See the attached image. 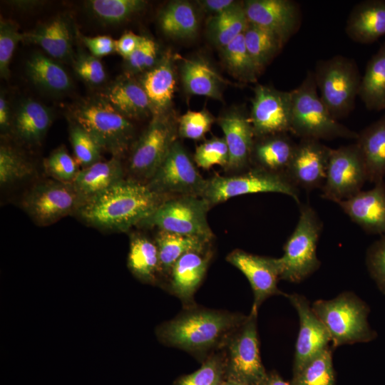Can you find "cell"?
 Wrapping results in <instances>:
<instances>
[{
    "mask_svg": "<svg viewBox=\"0 0 385 385\" xmlns=\"http://www.w3.org/2000/svg\"><path fill=\"white\" fill-rule=\"evenodd\" d=\"M247 315L197 304L183 307L174 318L155 329L163 344L183 350L202 363L220 351Z\"/></svg>",
    "mask_w": 385,
    "mask_h": 385,
    "instance_id": "obj_1",
    "label": "cell"
},
{
    "mask_svg": "<svg viewBox=\"0 0 385 385\" xmlns=\"http://www.w3.org/2000/svg\"><path fill=\"white\" fill-rule=\"evenodd\" d=\"M168 198L133 179H123L83 202L76 212L88 225L101 230L126 231L143 223Z\"/></svg>",
    "mask_w": 385,
    "mask_h": 385,
    "instance_id": "obj_2",
    "label": "cell"
},
{
    "mask_svg": "<svg viewBox=\"0 0 385 385\" xmlns=\"http://www.w3.org/2000/svg\"><path fill=\"white\" fill-rule=\"evenodd\" d=\"M291 133L301 139H356L358 133L336 120L322 102L313 71L307 73L302 83L291 91Z\"/></svg>",
    "mask_w": 385,
    "mask_h": 385,
    "instance_id": "obj_3",
    "label": "cell"
},
{
    "mask_svg": "<svg viewBox=\"0 0 385 385\" xmlns=\"http://www.w3.org/2000/svg\"><path fill=\"white\" fill-rule=\"evenodd\" d=\"M71 118L114 158L123 155L134 138L135 128L130 120L101 96L78 103L71 111Z\"/></svg>",
    "mask_w": 385,
    "mask_h": 385,
    "instance_id": "obj_4",
    "label": "cell"
},
{
    "mask_svg": "<svg viewBox=\"0 0 385 385\" xmlns=\"http://www.w3.org/2000/svg\"><path fill=\"white\" fill-rule=\"evenodd\" d=\"M319 95L337 120L354 109L361 76L356 61L336 55L318 61L313 71Z\"/></svg>",
    "mask_w": 385,
    "mask_h": 385,
    "instance_id": "obj_5",
    "label": "cell"
},
{
    "mask_svg": "<svg viewBox=\"0 0 385 385\" xmlns=\"http://www.w3.org/2000/svg\"><path fill=\"white\" fill-rule=\"evenodd\" d=\"M311 307L327 329L333 347L366 342L375 337L367 322L368 307L351 292L330 300H317Z\"/></svg>",
    "mask_w": 385,
    "mask_h": 385,
    "instance_id": "obj_6",
    "label": "cell"
},
{
    "mask_svg": "<svg viewBox=\"0 0 385 385\" xmlns=\"http://www.w3.org/2000/svg\"><path fill=\"white\" fill-rule=\"evenodd\" d=\"M297 225L284 246V254L277 258L280 279L298 283L320 266L317 245L322 230L319 215L309 204H300Z\"/></svg>",
    "mask_w": 385,
    "mask_h": 385,
    "instance_id": "obj_7",
    "label": "cell"
},
{
    "mask_svg": "<svg viewBox=\"0 0 385 385\" xmlns=\"http://www.w3.org/2000/svg\"><path fill=\"white\" fill-rule=\"evenodd\" d=\"M257 318V312L251 310L222 349L225 361V380L258 385L267 376L260 353Z\"/></svg>",
    "mask_w": 385,
    "mask_h": 385,
    "instance_id": "obj_8",
    "label": "cell"
},
{
    "mask_svg": "<svg viewBox=\"0 0 385 385\" xmlns=\"http://www.w3.org/2000/svg\"><path fill=\"white\" fill-rule=\"evenodd\" d=\"M258 192L284 194L300 204L299 190L286 174L257 167L237 175L215 176L207 180L201 197L214 205L236 196Z\"/></svg>",
    "mask_w": 385,
    "mask_h": 385,
    "instance_id": "obj_9",
    "label": "cell"
},
{
    "mask_svg": "<svg viewBox=\"0 0 385 385\" xmlns=\"http://www.w3.org/2000/svg\"><path fill=\"white\" fill-rule=\"evenodd\" d=\"M210 205L199 196L168 197L143 223L163 231L212 240L214 235L207 220Z\"/></svg>",
    "mask_w": 385,
    "mask_h": 385,
    "instance_id": "obj_10",
    "label": "cell"
},
{
    "mask_svg": "<svg viewBox=\"0 0 385 385\" xmlns=\"http://www.w3.org/2000/svg\"><path fill=\"white\" fill-rule=\"evenodd\" d=\"M153 120L133 147L128 169L133 180L152 178L176 141L178 124L168 115Z\"/></svg>",
    "mask_w": 385,
    "mask_h": 385,
    "instance_id": "obj_11",
    "label": "cell"
},
{
    "mask_svg": "<svg viewBox=\"0 0 385 385\" xmlns=\"http://www.w3.org/2000/svg\"><path fill=\"white\" fill-rule=\"evenodd\" d=\"M207 180L203 178L183 145L175 141L152 178L146 183L155 192L168 197L199 196Z\"/></svg>",
    "mask_w": 385,
    "mask_h": 385,
    "instance_id": "obj_12",
    "label": "cell"
},
{
    "mask_svg": "<svg viewBox=\"0 0 385 385\" xmlns=\"http://www.w3.org/2000/svg\"><path fill=\"white\" fill-rule=\"evenodd\" d=\"M366 180L365 164L356 143L332 148L322 197L338 203L361 191Z\"/></svg>",
    "mask_w": 385,
    "mask_h": 385,
    "instance_id": "obj_13",
    "label": "cell"
},
{
    "mask_svg": "<svg viewBox=\"0 0 385 385\" xmlns=\"http://www.w3.org/2000/svg\"><path fill=\"white\" fill-rule=\"evenodd\" d=\"M82 201L71 183L48 180L32 188L24 197L22 207L38 225L54 223L76 212Z\"/></svg>",
    "mask_w": 385,
    "mask_h": 385,
    "instance_id": "obj_14",
    "label": "cell"
},
{
    "mask_svg": "<svg viewBox=\"0 0 385 385\" xmlns=\"http://www.w3.org/2000/svg\"><path fill=\"white\" fill-rule=\"evenodd\" d=\"M249 116L255 137L290 133L291 91L257 85L254 90Z\"/></svg>",
    "mask_w": 385,
    "mask_h": 385,
    "instance_id": "obj_15",
    "label": "cell"
},
{
    "mask_svg": "<svg viewBox=\"0 0 385 385\" xmlns=\"http://www.w3.org/2000/svg\"><path fill=\"white\" fill-rule=\"evenodd\" d=\"M244 9L249 24L275 34L284 44L301 26L300 7L292 0H247Z\"/></svg>",
    "mask_w": 385,
    "mask_h": 385,
    "instance_id": "obj_16",
    "label": "cell"
},
{
    "mask_svg": "<svg viewBox=\"0 0 385 385\" xmlns=\"http://www.w3.org/2000/svg\"><path fill=\"white\" fill-rule=\"evenodd\" d=\"M226 260L249 281L254 294L251 310L258 312L261 304L273 295H286L277 287L280 276L277 258L235 250L227 255Z\"/></svg>",
    "mask_w": 385,
    "mask_h": 385,
    "instance_id": "obj_17",
    "label": "cell"
},
{
    "mask_svg": "<svg viewBox=\"0 0 385 385\" xmlns=\"http://www.w3.org/2000/svg\"><path fill=\"white\" fill-rule=\"evenodd\" d=\"M286 296L296 309L299 320L293 363L294 375L328 347L331 337L324 324L313 312L306 297L298 294Z\"/></svg>",
    "mask_w": 385,
    "mask_h": 385,
    "instance_id": "obj_18",
    "label": "cell"
},
{
    "mask_svg": "<svg viewBox=\"0 0 385 385\" xmlns=\"http://www.w3.org/2000/svg\"><path fill=\"white\" fill-rule=\"evenodd\" d=\"M332 148L319 140L302 138L297 143L286 175L298 188L312 190L325 181Z\"/></svg>",
    "mask_w": 385,
    "mask_h": 385,
    "instance_id": "obj_19",
    "label": "cell"
},
{
    "mask_svg": "<svg viewBox=\"0 0 385 385\" xmlns=\"http://www.w3.org/2000/svg\"><path fill=\"white\" fill-rule=\"evenodd\" d=\"M211 257L208 247L186 252L173 266L163 288L178 297L183 307L196 304L194 295L205 277Z\"/></svg>",
    "mask_w": 385,
    "mask_h": 385,
    "instance_id": "obj_20",
    "label": "cell"
},
{
    "mask_svg": "<svg viewBox=\"0 0 385 385\" xmlns=\"http://www.w3.org/2000/svg\"><path fill=\"white\" fill-rule=\"evenodd\" d=\"M345 214L366 232L385 235V183L337 203Z\"/></svg>",
    "mask_w": 385,
    "mask_h": 385,
    "instance_id": "obj_21",
    "label": "cell"
},
{
    "mask_svg": "<svg viewBox=\"0 0 385 385\" xmlns=\"http://www.w3.org/2000/svg\"><path fill=\"white\" fill-rule=\"evenodd\" d=\"M217 123L224 133L229 151L227 168H245L252 158L255 137L250 116L235 110L219 118Z\"/></svg>",
    "mask_w": 385,
    "mask_h": 385,
    "instance_id": "obj_22",
    "label": "cell"
},
{
    "mask_svg": "<svg viewBox=\"0 0 385 385\" xmlns=\"http://www.w3.org/2000/svg\"><path fill=\"white\" fill-rule=\"evenodd\" d=\"M345 31L350 39L369 44L385 35V0H365L356 4L346 19Z\"/></svg>",
    "mask_w": 385,
    "mask_h": 385,
    "instance_id": "obj_23",
    "label": "cell"
},
{
    "mask_svg": "<svg viewBox=\"0 0 385 385\" xmlns=\"http://www.w3.org/2000/svg\"><path fill=\"white\" fill-rule=\"evenodd\" d=\"M141 85L149 99L153 116L168 114L175 87L173 58L166 53L142 78Z\"/></svg>",
    "mask_w": 385,
    "mask_h": 385,
    "instance_id": "obj_24",
    "label": "cell"
},
{
    "mask_svg": "<svg viewBox=\"0 0 385 385\" xmlns=\"http://www.w3.org/2000/svg\"><path fill=\"white\" fill-rule=\"evenodd\" d=\"M101 96L130 120L153 115L149 99L141 83L129 76L113 82Z\"/></svg>",
    "mask_w": 385,
    "mask_h": 385,
    "instance_id": "obj_25",
    "label": "cell"
},
{
    "mask_svg": "<svg viewBox=\"0 0 385 385\" xmlns=\"http://www.w3.org/2000/svg\"><path fill=\"white\" fill-rule=\"evenodd\" d=\"M123 176L119 158L113 157L83 168L78 171L71 184L83 203L120 182Z\"/></svg>",
    "mask_w": 385,
    "mask_h": 385,
    "instance_id": "obj_26",
    "label": "cell"
},
{
    "mask_svg": "<svg viewBox=\"0 0 385 385\" xmlns=\"http://www.w3.org/2000/svg\"><path fill=\"white\" fill-rule=\"evenodd\" d=\"M362 155L368 180L374 184L385 177V113L360 133L356 139Z\"/></svg>",
    "mask_w": 385,
    "mask_h": 385,
    "instance_id": "obj_27",
    "label": "cell"
},
{
    "mask_svg": "<svg viewBox=\"0 0 385 385\" xmlns=\"http://www.w3.org/2000/svg\"><path fill=\"white\" fill-rule=\"evenodd\" d=\"M67 20L56 17L23 34V40L40 46L51 58L68 60L72 56V35Z\"/></svg>",
    "mask_w": 385,
    "mask_h": 385,
    "instance_id": "obj_28",
    "label": "cell"
},
{
    "mask_svg": "<svg viewBox=\"0 0 385 385\" xmlns=\"http://www.w3.org/2000/svg\"><path fill=\"white\" fill-rule=\"evenodd\" d=\"M51 122L52 114L47 107L33 99H27L19 106L11 125L21 141L33 145L43 140Z\"/></svg>",
    "mask_w": 385,
    "mask_h": 385,
    "instance_id": "obj_29",
    "label": "cell"
},
{
    "mask_svg": "<svg viewBox=\"0 0 385 385\" xmlns=\"http://www.w3.org/2000/svg\"><path fill=\"white\" fill-rule=\"evenodd\" d=\"M181 77L188 93L222 101V88L226 81L204 59H185Z\"/></svg>",
    "mask_w": 385,
    "mask_h": 385,
    "instance_id": "obj_30",
    "label": "cell"
},
{
    "mask_svg": "<svg viewBox=\"0 0 385 385\" xmlns=\"http://www.w3.org/2000/svg\"><path fill=\"white\" fill-rule=\"evenodd\" d=\"M255 143L252 157L254 156L257 168L268 171L286 174L292 158L297 143L286 133L271 135L260 138Z\"/></svg>",
    "mask_w": 385,
    "mask_h": 385,
    "instance_id": "obj_31",
    "label": "cell"
},
{
    "mask_svg": "<svg viewBox=\"0 0 385 385\" xmlns=\"http://www.w3.org/2000/svg\"><path fill=\"white\" fill-rule=\"evenodd\" d=\"M210 241L201 237L159 230L155 242L158 250L160 276L164 277L165 282L173 266L182 255L190 251L204 250L209 247Z\"/></svg>",
    "mask_w": 385,
    "mask_h": 385,
    "instance_id": "obj_32",
    "label": "cell"
},
{
    "mask_svg": "<svg viewBox=\"0 0 385 385\" xmlns=\"http://www.w3.org/2000/svg\"><path fill=\"white\" fill-rule=\"evenodd\" d=\"M358 96L368 110H385V42L368 61Z\"/></svg>",
    "mask_w": 385,
    "mask_h": 385,
    "instance_id": "obj_33",
    "label": "cell"
},
{
    "mask_svg": "<svg viewBox=\"0 0 385 385\" xmlns=\"http://www.w3.org/2000/svg\"><path fill=\"white\" fill-rule=\"evenodd\" d=\"M128 267L132 274L143 282L158 283L160 261L155 242L140 235L130 237Z\"/></svg>",
    "mask_w": 385,
    "mask_h": 385,
    "instance_id": "obj_34",
    "label": "cell"
},
{
    "mask_svg": "<svg viewBox=\"0 0 385 385\" xmlns=\"http://www.w3.org/2000/svg\"><path fill=\"white\" fill-rule=\"evenodd\" d=\"M26 73L37 86L54 93L68 91L71 78L66 70L51 58L41 53L31 56L26 63Z\"/></svg>",
    "mask_w": 385,
    "mask_h": 385,
    "instance_id": "obj_35",
    "label": "cell"
},
{
    "mask_svg": "<svg viewBox=\"0 0 385 385\" xmlns=\"http://www.w3.org/2000/svg\"><path fill=\"white\" fill-rule=\"evenodd\" d=\"M160 26L164 34L176 38H188L195 36L198 18L192 5L185 1L168 4L159 15Z\"/></svg>",
    "mask_w": 385,
    "mask_h": 385,
    "instance_id": "obj_36",
    "label": "cell"
},
{
    "mask_svg": "<svg viewBox=\"0 0 385 385\" xmlns=\"http://www.w3.org/2000/svg\"><path fill=\"white\" fill-rule=\"evenodd\" d=\"M248 24L244 3L237 2L225 11L212 16L207 23V32L211 40L222 48L242 34Z\"/></svg>",
    "mask_w": 385,
    "mask_h": 385,
    "instance_id": "obj_37",
    "label": "cell"
},
{
    "mask_svg": "<svg viewBox=\"0 0 385 385\" xmlns=\"http://www.w3.org/2000/svg\"><path fill=\"white\" fill-rule=\"evenodd\" d=\"M243 35L246 48L260 71L279 53L284 45L275 34L251 24H248Z\"/></svg>",
    "mask_w": 385,
    "mask_h": 385,
    "instance_id": "obj_38",
    "label": "cell"
},
{
    "mask_svg": "<svg viewBox=\"0 0 385 385\" xmlns=\"http://www.w3.org/2000/svg\"><path fill=\"white\" fill-rule=\"evenodd\" d=\"M293 385H335L332 351L327 347L306 364L291 381Z\"/></svg>",
    "mask_w": 385,
    "mask_h": 385,
    "instance_id": "obj_39",
    "label": "cell"
},
{
    "mask_svg": "<svg viewBox=\"0 0 385 385\" xmlns=\"http://www.w3.org/2000/svg\"><path fill=\"white\" fill-rule=\"evenodd\" d=\"M222 55L227 66L238 78L248 82L256 81L261 71L246 48L243 34L222 48Z\"/></svg>",
    "mask_w": 385,
    "mask_h": 385,
    "instance_id": "obj_40",
    "label": "cell"
},
{
    "mask_svg": "<svg viewBox=\"0 0 385 385\" xmlns=\"http://www.w3.org/2000/svg\"><path fill=\"white\" fill-rule=\"evenodd\" d=\"M225 381V355L220 350L208 356L196 371L177 378L173 385H221Z\"/></svg>",
    "mask_w": 385,
    "mask_h": 385,
    "instance_id": "obj_41",
    "label": "cell"
},
{
    "mask_svg": "<svg viewBox=\"0 0 385 385\" xmlns=\"http://www.w3.org/2000/svg\"><path fill=\"white\" fill-rule=\"evenodd\" d=\"M143 0H92L88 1L93 14L106 24H118L142 10Z\"/></svg>",
    "mask_w": 385,
    "mask_h": 385,
    "instance_id": "obj_42",
    "label": "cell"
},
{
    "mask_svg": "<svg viewBox=\"0 0 385 385\" xmlns=\"http://www.w3.org/2000/svg\"><path fill=\"white\" fill-rule=\"evenodd\" d=\"M31 163L14 148H0V183L5 185L21 180L32 174Z\"/></svg>",
    "mask_w": 385,
    "mask_h": 385,
    "instance_id": "obj_43",
    "label": "cell"
},
{
    "mask_svg": "<svg viewBox=\"0 0 385 385\" xmlns=\"http://www.w3.org/2000/svg\"><path fill=\"white\" fill-rule=\"evenodd\" d=\"M70 140L78 165L86 168L101 160L102 148L81 127L74 123L72 125L70 129Z\"/></svg>",
    "mask_w": 385,
    "mask_h": 385,
    "instance_id": "obj_44",
    "label": "cell"
},
{
    "mask_svg": "<svg viewBox=\"0 0 385 385\" xmlns=\"http://www.w3.org/2000/svg\"><path fill=\"white\" fill-rule=\"evenodd\" d=\"M194 160L199 167L204 169H209L214 165L227 168L229 151L224 137H213L197 146Z\"/></svg>",
    "mask_w": 385,
    "mask_h": 385,
    "instance_id": "obj_45",
    "label": "cell"
},
{
    "mask_svg": "<svg viewBox=\"0 0 385 385\" xmlns=\"http://www.w3.org/2000/svg\"><path fill=\"white\" fill-rule=\"evenodd\" d=\"M47 173L56 180L71 183L79 170L78 164L64 147L53 150L44 162Z\"/></svg>",
    "mask_w": 385,
    "mask_h": 385,
    "instance_id": "obj_46",
    "label": "cell"
},
{
    "mask_svg": "<svg viewBox=\"0 0 385 385\" xmlns=\"http://www.w3.org/2000/svg\"><path fill=\"white\" fill-rule=\"evenodd\" d=\"M214 120L213 116L207 111H189L179 120L178 134L184 138L202 139L210 131Z\"/></svg>",
    "mask_w": 385,
    "mask_h": 385,
    "instance_id": "obj_47",
    "label": "cell"
},
{
    "mask_svg": "<svg viewBox=\"0 0 385 385\" xmlns=\"http://www.w3.org/2000/svg\"><path fill=\"white\" fill-rule=\"evenodd\" d=\"M23 40V34L17 25L9 20L0 22V73L2 78L9 74V64L17 43Z\"/></svg>",
    "mask_w": 385,
    "mask_h": 385,
    "instance_id": "obj_48",
    "label": "cell"
},
{
    "mask_svg": "<svg viewBox=\"0 0 385 385\" xmlns=\"http://www.w3.org/2000/svg\"><path fill=\"white\" fill-rule=\"evenodd\" d=\"M158 47L151 38L142 36L141 41L133 53L125 60L130 72L148 71L156 63Z\"/></svg>",
    "mask_w": 385,
    "mask_h": 385,
    "instance_id": "obj_49",
    "label": "cell"
},
{
    "mask_svg": "<svg viewBox=\"0 0 385 385\" xmlns=\"http://www.w3.org/2000/svg\"><path fill=\"white\" fill-rule=\"evenodd\" d=\"M73 66L78 76L89 83L98 85L106 78L102 63L93 55L81 53L74 61Z\"/></svg>",
    "mask_w": 385,
    "mask_h": 385,
    "instance_id": "obj_50",
    "label": "cell"
},
{
    "mask_svg": "<svg viewBox=\"0 0 385 385\" xmlns=\"http://www.w3.org/2000/svg\"><path fill=\"white\" fill-rule=\"evenodd\" d=\"M366 265L377 285L385 293V235L369 248Z\"/></svg>",
    "mask_w": 385,
    "mask_h": 385,
    "instance_id": "obj_51",
    "label": "cell"
},
{
    "mask_svg": "<svg viewBox=\"0 0 385 385\" xmlns=\"http://www.w3.org/2000/svg\"><path fill=\"white\" fill-rule=\"evenodd\" d=\"M81 39L89 49L91 55L96 58H99L116 51L115 41L109 36H81Z\"/></svg>",
    "mask_w": 385,
    "mask_h": 385,
    "instance_id": "obj_52",
    "label": "cell"
},
{
    "mask_svg": "<svg viewBox=\"0 0 385 385\" xmlns=\"http://www.w3.org/2000/svg\"><path fill=\"white\" fill-rule=\"evenodd\" d=\"M142 38L131 31L125 32L115 41V51L124 59H127L135 50Z\"/></svg>",
    "mask_w": 385,
    "mask_h": 385,
    "instance_id": "obj_53",
    "label": "cell"
},
{
    "mask_svg": "<svg viewBox=\"0 0 385 385\" xmlns=\"http://www.w3.org/2000/svg\"><path fill=\"white\" fill-rule=\"evenodd\" d=\"M198 3L202 9L215 15L232 7L237 1L233 0H204L199 1Z\"/></svg>",
    "mask_w": 385,
    "mask_h": 385,
    "instance_id": "obj_54",
    "label": "cell"
},
{
    "mask_svg": "<svg viewBox=\"0 0 385 385\" xmlns=\"http://www.w3.org/2000/svg\"><path fill=\"white\" fill-rule=\"evenodd\" d=\"M11 117L9 103L5 95L1 93L0 96V127L3 132L6 131L11 125Z\"/></svg>",
    "mask_w": 385,
    "mask_h": 385,
    "instance_id": "obj_55",
    "label": "cell"
},
{
    "mask_svg": "<svg viewBox=\"0 0 385 385\" xmlns=\"http://www.w3.org/2000/svg\"><path fill=\"white\" fill-rule=\"evenodd\" d=\"M258 385H293L291 381L284 380L275 371L267 372L265 379Z\"/></svg>",
    "mask_w": 385,
    "mask_h": 385,
    "instance_id": "obj_56",
    "label": "cell"
},
{
    "mask_svg": "<svg viewBox=\"0 0 385 385\" xmlns=\"http://www.w3.org/2000/svg\"><path fill=\"white\" fill-rule=\"evenodd\" d=\"M221 385H246L237 381L225 380Z\"/></svg>",
    "mask_w": 385,
    "mask_h": 385,
    "instance_id": "obj_57",
    "label": "cell"
}]
</instances>
